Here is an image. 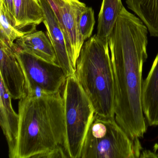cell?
Listing matches in <instances>:
<instances>
[{
  "label": "cell",
  "instance_id": "6da1fadb",
  "mask_svg": "<svg viewBox=\"0 0 158 158\" xmlns=\"http://www.w3.org/2000/svg\"><path fill=\"white\" fill-rule=\"evenodd\" d=\"M148 31L143 22L124 7L108 39L114 77L115 120L133 139L143 137L147 129L142 98Z\"/></svg>",
  "mask_w": 158,
  "mask_h": 158
},
{
  "label": "cell",
  "instance_id": "7a4b0ae2",
  "mask_svg": "<svg viewBox=\"0 0 158 158\" xmlns=\"http://www.w3.org/2000/svg\"><path fill=\"white\" fill-rule=\"evenodd\" d=\"M19 127L13 158H35L65 140V118L60 93L27 96L18 104Z\"/></svg>",
  "mask_w": 158,
  "mask_h": 158
},
{
  "label": "cell",
  "instance_id": "3957f363",
  "mask_svg": "<svg viewBox=\"0 0 158 158\" xmlns=\"http://www.w3.org/2000/svg\"><path fill=\"white\" fill-rule=\"evenodd\" d=\"M75 76L90 100L96 114L114 118V82L108 41L96 35L85 42Z\"/></svg>",
  "mask_w": 158,
  "mask_h": 158
},
{
  "label": "cell",
  "instance_id": "277c9868",
  "mask_svg": "<svg viewBox=\"0 0 158 158\" xmlns=\"http://www.w3.org/2000/svg\"><path fill=\"white\" fill-rule=\"evenodd\" d=\"M142 149L139 139L130 138L114 118L95 114L79 158H137Z\"/></svg>",
  "mask_w": 158,
  "mask_h": 158
},
{
  "label": "cell",
  "instance_id": "5b68a950",
  "mask_svg": "<svg viewBox=\"0 0 158 158\" xmlns=\"http://www.w3.org/2000/svg\"><path fill=\"white\" fill-rule=\"evenodd\" d=\"M63 88L66 129L64 148L68 157L79 158L95 111L75 74L67 77Z\"/></svg>",
  "mask_w": 158,
  "mask_h": 158
},
{
  "label": "cell",
  "instance_id": "8992f818",
  "mask_svg": "<svg viewBox=\"0 0 158 158\" xmlns=\"http://www.w3.org/2000/svg\"><path fill=\"white\" fill-rule=\"evenodd\" d=\"M15 49L25 77L27 96L53 95L60 92L67 77L60 66L20 49L15 43Z\"/></svg>",
  "mask_w": 158,
  "mask_h": 158
},
{
  "label": "cell",
  "instance_id": "52a82bcc",
  "mask_svg": "<svg viewBox=\"0 0 158 158\" xmlns=\"http://www.w3.org/2000/svg\"><path fill=\"white\" fill-rule=\"evenodd\" d=\"M64 34L68 54L76 70L84 41L80 35L78 21L80 14L87 7L79 0H48Z\"/></svg>",
  "mask_w": 158,
  "mask_h": 158
},
{
  "label": "cell",
  "instance_id": "ba28073f",
  "mask_svg": "<svg viewBox=\"0 0 158 158\" xmlns=\"http://www.w3.org/2000/svg\"><path fill=\"white\" fill-rule=\"evenodd\" d=\"M1 80L10 96L15 100H20L27 96L25 77L22 66L15 53V43L10 46L0 36Z\"/></svg>",
  "mask_w": 158,
  "mask_h": 158
},
{
  "label": "cell",
  "instance_id": "9c48e42d",
  "mask_svg": "<svg viewBox=\"0 0 158 158\" xmlns=\"http://www.w3.org/2000/svg\"><path fill=\"white\" fill-rule=\"evenodd\" d=\"M44 14L43 23L57 57V64L64 70L67 77L75 74L68 54L64 34L48 0H39Z\"/></svg>",
  "mask_w": 158,
  "mask_h": 158
},
{
  "label": "cell",
  "instance_id": "30bf717a",
  "mask_svg": "<svg viewBox=\"0 0 158 158\" xmlns=\"http://www.w3.org/2000/svg\"><path fill=\"white\" fill-rule=\"evenodd\" d=\"M11 98L3 82L1 80L0 125L8 142L9 157L13 158L18 139L19 115L13 108Z\"/></svg>",
  "mask_w": 158,
  "mask_h": 158
},
{
  "label": "cell",
  "instance_id": "8fae6325",
  "mask_svg": "<svg viewBox=\"0 0 158 158\" xmlns=\"http://www.w3.org/2000/svg\"><path fill=\"white\" fill-rule=\"evenodd\" d=\"M142 108L148 124L158 125V53L142 86Z\"/></svg>",
  "mask_w": 158,
  "mask_h": 158
},
{
  "label": "cell",
  "instance_id": "7c38bea8",
  "mask_svg": "<svg viewBox=\"0 0 158 158\" xmlns=\"http://www.w3.org/2000/svg\"><path fill=\"white\" fill-rule=\"evenodd\" d=\"M15 44L24 51L48 62L58 64L52 44L47 35L43 31H35L26 34L17 39Z\"/></svg>",
  "mask_w": 158,
  "mask_h": 158
},
{
  "label": "cell",
  "instance_id": "4fadbf2b",
  "mask_svg": "<svg viewBox=\"0 0 158 158\" xmlns=\"http://www.w3.org/2000/svg\"><path fill=\"white\" fill-rule=\"evenodd\" d=\"M14 16L16 28L23 33L28 27L35 28L44 19L39 0H14Z\"/></svg>",
  "mask_w": 158,
  "mask_h": 158
},
{
  "label": "cell",
  "instance_id": "5bb4252c",
  "mask_svg": "<svg viewBox=\"0 0 158 158\" xmlns=\"http://www.w3.org/2000/svg\"><path fill=\"white\" fill-rule=\"evenodd\" d=\"M123 7L122 0H102L96 34L99 39L108 41L109 36Z\"/></svg>",
  "mask_w": 158,
  "mask_h": 158
},
{
  "label": "cell",
  "instance_id": "9a60e30c",
  "mask_svg": "<svg viewBox=\"0 0 158 158\" xmlns=\"http://www.w3.org/2000/svg\"><path fill=\"white\" fill-rule=\"evenodd\" d=\"M25 35L16 28L14 17L5 7L2 0H0V36L4 37L10 46H13L14 41Z\"/></svg>",
  "mask_w": 158,
  "mask_h": 158
},
{
  "label": "cell",
  "instance_id": "2e32d148",
  "mask_svg": "<svg viewBox=\"0 0 158 158\" xmlns=\"http://www.w3.org/2000/svg\"><path fill=\"white\" fill-rule=\"evenodd\" d=\"M95 23L93 9L91 7H86L80 14L78 21L79 33L84 41L91 37Z\"/></svg>",
  "mask_w": 158,
  "mask_h": 158
},
{
  "label": "cell",
  "instance_id": "e0dca14e",
  "mask_svg": "<svg viewBox=\"0 0 158 158\" xmlns=\"http://www.w3.org/2000/svg\"><path fill=\"white\" fill-rule=\"evenodd\" d=\"M68 157L64 148L59 147L37 155L35 158H65Z\"/></svg>",
  "mask_w": 158,
  "mask_h": 158
},
{
  "label": "cell",
  "instance_id": "ac0fdd59",
  "mask_svg": "<svg viewBox=\"0 0 158 158\" xmlns=\"http://www.w3.org/2000/svg\"><path fill=\"white\" fill-rule=\"evenodd\" d=\"M3 4L11 14L14 17V0H2Z\"/></svg>",
  "mask_w": 158,
  "mask_h": 158
},
{
  "label": "cell",
  "instance_id": "d6986e66",
  "mask_svg": "<svg viewBox=\"0 0 158 158\" xmlns=\"http://www.w3.org/2000/svg\"><path fill=\"white\" fill-rule=\"evenodd\" d=\"M147 157H158V155L154 154L153 152L150 151H145L143 152L142 154H140V158H147Z\"/></svg>",
  "mask_w": 158,
  "mask_h": 158
},
{
  "label": "cell",
  "instance_id": "ffe728a7",
  "mask_svg": "<svg viewBox=\"0 0 158 158\" xmlns=\"http://www.w3.org/2000/svg\"><path fill=\"white\" fill-rule=\"evenodd\" d=\"M154 149H155V151L158 150V144H156L154 146Z\"/></svg>",
  "mask_w": 158,
  "mask_h": 158
}]
</instances>
